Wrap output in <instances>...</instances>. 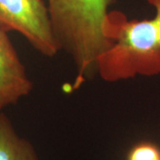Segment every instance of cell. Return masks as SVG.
<instances>
[{"mask_svg":"<svg viewBox=\"0 0 160 160\" xmlns=\"http://www.w3.org/2000/svg\"><path fill=\"white\" fill-rule=\"evenodd\" d=\"M115 0H47L52 27L61 51L74 63L78 79L96 75L100 56L113 43L109 7Z\"/></svg>","mask_w":160,"mask_h":160,"instance_id":"1","label":"cell"},{"mask_svg":"<svg viewBox=\"0 0 160 160\" xmlns=\"http://www.w3.org/2000/svg\"><path fill=\"white\" fill-rule=\"evenodd\" d=\"M155 15L142 21H128L120 12H110L109 49L97 62L101 79L115 83L137 76H160V0H147Z\"/></svg>","mask_w":160,"mask_h":160,"instance_id":"2","label":"cell"},{"mask_svg":"<svg viewBox=\"0 0 160 160\" xmlns=\"http://www.w3.org/2000/svg\"><path fill=\"white\" fill-rule=\"evenodd\" d=\"M0 28L22 35L43 56L52 58L61 51L43 0H0Z\"/></svg>","mask_w":160,"mask_h":160,"instance_id":"3","label":"cell"},{"mask_svg":"<svg viewBox=\"0 0 160 160\" xmlns=\"http://www.w3.org/2000/svg\"><path fill=\"white\" fill-rule=\"evenodd\" d=\"M7 33L0 28V111L33 90V82Z\"/></svg>","mask_w":160,"mask_h":160,"instance_id":"4","label":"cell"},{"mask_svg":"<svg viewBox=\"0 0 160 160\" xmlns=\"http://www.w3.org/2000/svg\"><path fill=\"white\" fill-rule=\"evenodd\" d=\"M0 160H38L32 144L19 136L5 113H0Z\"/></svg>","mask_w":160,"mask_h":160,"instance_id":"5","label":"cell"},{"mask_svg":"<svg viewBox=\"0 0 160 160\" xmlns=\"http://www.w3.org/2000/svg\"><path fill=\"white\" fill-rule=\"evenodd\" d=\"M127 160H160V149L150 142H142L129 151Z\"/></svg>","mask_w":160,"mask_h":160,"instance_id":"6","label":"cell"}]
</instances>
